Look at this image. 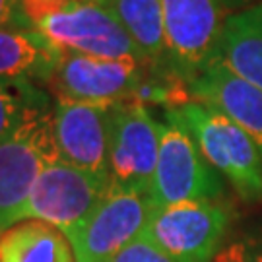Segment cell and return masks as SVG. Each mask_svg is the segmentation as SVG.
Segmentation results:
<instances>
[{"label": "cell", "instance_id": "7", "mask_svg": "<svg viewBox=\"0 0 262 262\" xmlns=\"http://www.w3.org/2000/svg\"><path fill=\"white\" fill-rule=\"evenodd\" d=\"M229 225V210L217 202H181L156 208L142 237L183 262H212Z\"/></svg>", "mask_w": 262, "mask_h": 262}, {"label": "cell", "instance_id": "14", "mask_svg": "<svg viewBox=\"0 0 262 262\" xmlns=\"http://www.w3.org/2000/svg\"><path fill=\"white\" fill-rule=\"evenodd\" d=\"M60 53L37 29H0V80L47 84Z\"/></svg>", "mask_w": 262, "mask_h": 262}, {"label": "cell", "instance_id": "15", "mask_svg": "<svg viewBox=\"0 0 262 262\" xmlns=\"http://www.w3.org/2000/svg\"><path fill=\"white\" fill-rule=\"evenodd\" d=\"M0 262H76V258L62 231L39 220H26L0 233Z\"/></svg>", "mask_w": 262, "mask_h": 262}, {"label": "cell", "instance_id": "9", "mask_svg": "<svg viewBox=\"0 0 262 262\" xmlns=\"http://www.w3.org/2000/svg\"><path fill=\"white\" fill-rule=\"evenodd\" d=\"M60 51L101 58L148 60L103 0H88L41 21L37 28Z\"/></svg>", "mask_w": 262, "mask_h": 262}, {"label": "cell", "instance_id": "3", "mask_svg": "<svg viewBox=\"0 0 262 262\" xmlns=\"http://www.w3.org/2000/svg\"><path fill=\"white\" fill-rule=\"evenodd\" d=\"M56 159L53 109L35 113L0 142V233L16 225L41 171Z\"/></svg>", "mask_w": 262, "mask_h": 262}, {"label": "cell", "instance_id": "22", "mask_svg": "<svg viewBox=\"0 0 262 262\" xmlns=\"http://www.w3.org/2000/svg\"><path fill=\"white\" fill-rule=\"evenodd\" d=\"M225 10H245V8H251L254 4H260V0H222Z\"/></svg>", "mask_w": 262, "mask_h": 262}, {"label": "cell", "instance_id": "4", "mask_svg": "<svg viewBox=\"0 0 262 262\" xmlns=\"http://www.w3.org/2000/svg\"><path fill=\"white\" fill-rule=\"evenodd\" d=\"M109 192V183L56 159L41 171L16 224L39 220L68 237Z\"/></svg>", "mask_w": 262, "mask_h": 262}, {"label": "cell", "instance_id": "18", "mask_svg": "<svg viewBox=\"0 0 262 262\" xmlns=\"http://www.w3.org/2000/svg\"><path fill=\"white\" fill-rule=\"evenodd\" d=\"M113 262H183L161 251L158 245H154L146 237H138L128 247H124Z\"/></svg>", "mask_w": 262, "mask_h": 262}, {"label": "cell", "instance_id": "19", "mask_svg": "<svg viewBox=\"0 0 262 262\" xmlns=\"http://www.w3.org/2000/svg\"><path fill=\"white\" fill-rule=\"evenodd\" d=\"M82 2H88V0H21V6L29 24L37 28L41 21L53 18L56 14H62Z\"/></svg>", "mask_w": 262, "mask_h": 262}, {"label": "cell", "instance_id": "16", "mask_svg": "<svg viewBox=\"0 0 262 262\" xmlns=\"http://www.w3.org/2000/svg\"><path fill=\"white\" fill-rule=\"evenodd\" d=\"M121 19L144 56L151 62H169L161 0H103Z\"/></svg>", "mask_w": 262, "mask_h": 262}, {"label": "cell", "instance_id": "10", "mask_svg": "<svg viewBox=\"0 0 262 262\" xmlns=\"http://www.w3.org/2000/svg\"><path fill=\"white\" fill-rule=\"evenodd\" d=\"M167 58L188 82L214 56L224 29L222 0H161Z\"/></svg>", "mask_w": 262, "mask_h": 262}, {"label": "cell", "instance_id": "5", "mask_svg": "<svg viewBox=\"0 0 262 262\" xmlns=\"http://www.w3.org/2000/svg\"><path fill=\"white\" fill-rule=\"evenodd\" d=\"M151 60L101 58L62 51L47 88L56 99L117 105L132 101Z\"/></svg>", "mask_w": 262, "mask_h": 262}, {"label": "cell", "instance_id": "21", "mask_svg": "<svg viewBox=\"0 0 262 262\" xmlns=\"http://www.w3.org/2000/svg\"><path fill=\"white\" fill-rule=\"evenodd\" d=\"M214 262H262V251L245 243H235L215 254Z\"/></svg>", "mask_w": 262, "mask_h": 262}, {"label": "cell", "instance_id": "8", "mask_svg": "<svg viewBox=\"0 0 262 262\" xmlns=\"http://www.w3.org/2000/svg\"><path fill=\"white\" fill-rule=\"evenodd\" d=\"M158 122L140 103H117L111 113L109 190L150 192L159 154Z\"/></svg>", "mask_w": 262, "mask_h": 262}, {"label": "cell", "instance_id": "20", "mask_svg": "<svg viewBox=\"0 0 262 262\" xmlns=\"http://www.w3.org/2000/svg\"><path fill=\"white\" fill-rule=\"evenodd\" d=\"M0 29H35L24 14L21 0H0Z\"/></svg>", "mask_w": 262, "mask_h": 262}, {"label": "cell", "instance_id": "11", "mask_svg": "<svg viewBox=\"0 0 262 262\" xmlns=\"http://www.w3.org/2000/svg\"><path fill=\"white\" fill-rule=\"evenodd\" d=\"M113 105L56 99L53 136L58 158L109 183Z\"/></svg>", "mask_w": 262, "mask_h": 262}, {"label": "cell", "instance_id": "12", "mask_svg": "<svg viewBox=\"0 0 262 262\" xmlns=\"http://www.w3.org/2000/svg\"><path fill=\"white\" fill-rule=\"evenodd\" d=\"M192 101L214 107L241 126L262 154V90L210 58L190 82Z\"/></svg>", "mask_w": 262, "mask_h": 262}, {"label": "cell", "instance_id": "6", "mask_svg": "<svg viewBox=\"0 0 262 262\" xmlns=\"http://www.w3.org/2000/svg\"><path fill=\"white\" fill-rule=\"evenodd\" d=\"M154 210L150 192L109 190L68 235L76 262H113L124 247L140 237Z\"/></svg>", "mask_w": 262, "mask_h": 262}, {"label": "cell", "instance_id": "2", "mask_svg": "<svg viewBox=\"0 0 262 262\" xmlns=\"http://www.w3.org/2000/svg\"><path fill=\"white\" fill-rule=\"evenodd\" d=\"M224 192L222 179L206 161L190 132L175 121L159 126V154L150 196L156 208L181 202H215Z\"/></svg>", "mask_w": 262, "mask_h": 262}, {"label": "cell", "instance_id": "17", "mask_svg": "<svg viewBox=\"0 0 262 262\" xmlns=\"http://www.w3.org/2000/svg\"><path fill=\"white\" fill-rule=\"evenodd\" d=\"M51 109L47 94L29 80H0V142L35 113Z\"/></svg>", "mask_w": 262, "mask_h": 262}, {"label": "cell", "instance_id": "13", "mask_svg": "<svg viewBox=\"0 0 262 262\" xmlns=\"http://www.w3.org/2000/svg\"><path fill=\"white\" fill-rule=\"evenodd\" d=\"M214 58L262 90V2L225 18Z\"/></svg>", "mask_w": 262, "mask_h": 262}, {"label": "cell", "instance_id": "1", "mask_svg": "<svg viewBox=\"0 0 262 262\" xmlns=\"http://www.w3.org/2000/svg\"><path fill=\"white\" fill-rule=\"evenodd\" d=\"M165 117L190 132L208 163L229 181L245 202H260L262 154L241 126L198 101L171 109Z\"/></svg>", "mask_w": 262, "mask_h": 262}]
</instances>
